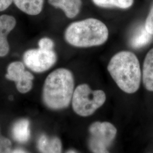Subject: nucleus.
<instances>
[{
    "label": "nucleus",
    "instance_id": "7",
    "mask_svg": "<svg viewBox=\"0 0 153 153\" xmlns=\"http://www.w3.org/2000/svg\"><path fill=\"white\" fill-rule=\"evenodd\" d=\"M6 78L16 83L18 91L21 93H27L33 87V76L30 71L25 70L24 63L14 61L7 66Z\"/></svg>",
    "mask_w": 153,
    "mask_h": 153
},
{
    "label": "nucleus",
    "instance_id": "16",
    "mask_svg": "<svg viewBox=\"0 0 153 153\" xmlns=\"http://www.w3.org/2000/svg\"><path fill=\"white\" fill-rule=\"evenodd\" d=\"M39 48L45 51H53L54 48V42L48 38L41 39L38 43Z\"/></svg>",
    "mask_w": 153,
    "mask_h": 153
},
{
    "label": "nucleus",
    "instance_id": "18",
    "mask_svg": "<svg viewBox=\"0 0 153 153\" xmlns=\"http://www.w3.org/2000/svg\"><path fill=\"white\" fill-rule=\"evenodd\" d=\"M145 27L148 33L153 35V4L146 19Z\"/></svg>",
    "mask_w": 153,
    "mask_h": 153
},
{
    "label": "nucleus",
    "instance_id": "19",
    "mask_svg": "<svg viewBox=\"0 0 153 153\" xmlns=\"http://www.w3.org/2000/svg\"><path fill=\"white\" fill-rule=\"evenodd\" d=\"M10 47L9 42L7 40L4 41L0 43V57H4L9 52Z\"/></svg>",
    "mask_w": 153,
    "mask_h": 153
},
{
    "label": "nucleus",
    "instance_id": "5",
    "mask_svg": "<svg viewBox=\"0 0 153 153\" xmlns=\"http://www.w3.org/2000/svg\"><path fill=\"white\" fill-rule=\"evenodd\" d=\"M90 149L93 153H109L107 148L116 137L117 129L108 122H95L89 129Z\"/></svg>",
    "mask_w": 153,
    "mask_h": 153
},
{
    "label": "nucleus",
    "instance_id": "8",
    "mask_svg": "<svg viewBox=\"0 0 153 153\" xmlns=\"http://www.w3.org/2000/svg\"><path fill=\"white\" fill-rule=\"evenodd\" d=\"M49 4L62 9L69 18H73L79 13L82 6L81 0H48Z\"/></svg>",
    "mask_w": 153,
    "mask_h": 153
},
{
    "label": "nucleus",
    "instance_id": "2",
    "mask_svg": "<svg viewBox=\"0 0 153 153\" xmlns=\"http://www.w3.org/2000/svg\"><path fill=\"white\" fill-rule=\"evenodd\" d=\"M74 81L71 71L59 68L46 78L43 89V100L49 108L64 109L70 104L74 93Z\"/></svg>",
    "mask_w": 153,
    "mask_h": 153
},
{
    "label": "nucleus",
    "instance_id": "1",
    "mask_svg": "<svg viewBox=\"0 0 153 153\" xmlns=\"http://www.w3.org/2000/svg\"><path fill=\"white\" fill-rule=\"evenodd\" d=\"M107 69L118 87L125 93H136L140 88V64L133 52L124 51L117 53L109 61Z\"/></svg>",
    "mask_w": 153,
    "mask_h": 153
},
{
    "label": "nucleus",
    "instance_id": "10",
    "mask_svg": "<svg viewBox=\"0 0 153 153\" xmlns=\"http://www.w3.org/2000/svg\"><path fill=\"white\" fill-rule=\"evenodd\" d=\"M38 146L40 153H61L62 144L57 137L48 138L42 135L39 139Z\"/></svg>",
    "mask_w": 153,
    "mask_h": 153
},
{
    "label": "nucleus",
    "instance_id": "11",
    "mask_svg": "<svg viewBox=\"0 0 153 153\" xmlns=\"http://www.w3.org/2000/svg\"><path fill=\"white\" fill-rule=\"evenodd\" d=\"M16 7L30 16H36L43 9L44 0H13Z\"/></svg>",
    "mask_w": 153,
    "mask_h": 153
},
{
    "label": "nucleus",
    "instance_id": "15",
    "mask_svg": "<svg viewBox=\"0 0 153 153\" xmlns=\"http://www.w3.org/2000/svg\"><path fill=\"white\" fill-rule=\"evenodd\" d=\"M16 19L14 16L4 14L0 16V30L7 35L16 26Z\"/></svg>",
    "mask_w": 153,
    "mask_h": 153
},
{
    "label": "nucleus",
    "instance_id": "23",
    "mask_svg": "<svg viewBox=\"0 0 153 153\" xmlns=\"http://www.w3.org/2000/svg\"><path fill=\"white\" fill-rule=\"evenodd\" d=\"M67 153H76L74 151H73V150H71V151H69Z\"/></svg>",
    "mask_w": 153,
    "mask_h": 153
},
{
    "label": "nucleus",
    "instance_id": "21",
    "mask_svg": "<svg viewBox=\"0 0 153 153\" xmlns=\"http://www.w3.org/2000/svg\"><path fill=\"white\" fill-rule=\"evenodd\" d=\"M7 35L0 30V43L7 40Z\"/></svg>",
    "mask_w": 153,
    "mask_h": 153
},
{
    "label": "nucleus",
    "instance_id": "24",
    "mask_svg": "<svg viewBox=\"0 0 153 153\" xmlns=\"http://www.w3.org/2000/svg\"><path fill=\"white\" fill-rule=\"evenodd\" d=\"M1 136H0V137H1Z\"/></svg>",
    "mask_w": 153,
    "mask_h": 153
},
{
    "label": "nucleus",
    "instance_id": "3",
    "mask_svg": "<svg viewBox=\"0 0 153 153\" xmlns=\"http://www.w3.org/2000/svg\"><path fill=\"white\" fill-rule=\"evenodd\" d=\"M108 34V28L103 22L88 18L71 23L66 29L64 36L72 46L87 48L104 44Z\"/></svg>",
    "mask_w": 153,
    "mask_h": 153
},
{
    "label": "nucleus",
    "instance_id": "20",
    "mask_svg": "<svg viewBox=\"0 0 153 153\" xmlns=\"http://www.w3.org/2000/svg\"><path fill=\"white\" fill-rule=\"evenodd\" d=\"M13 2V0H0V11L7 9Z\"/></svg>",
    "mask_w": 153,
    "mask_h": 153
},
{
    "label": "nucleus",
    "instance_id": "22",
    "mask_svg": "<svg viewBox=\"0 0 153 153\" xmlns=\"http://www.w3.org/2000/svg\"><path fill=\"white\" fill-rule=\"evenodd\" d=\"M11 153H26L25 152H24L23 150H19V149H18V150H14L13 152Z\"/></svg>",
    "mask_w": 153,
    "mask_h": 153
},
{
    "label": "nucleus",
    "instance_id": "12",
    "mask_svg": "<svg viewBox=\"0 0 153 153\" xmlns=\"http://www.w3.org/2000/svg\"><path fill=\"white\" fill-rule=\"evenodd\" d=\"M12 135L17 142L25 143L30 137V122L27 119H21L16 121L12 128Z\"/></svg>",
    "mask_w": 153,
    "mask_h": 153
},
{
    "label": "nucleus",
    "instance_id": "13",
    "mask_svg": "<svg viewBox=\"0 0 153 153\" xmlns=\"http://www.w3.org/2000/svg\"><path fill=\"white\" fill-rule=\"evenodd\" d=\"M152 35L146 31L145 25L139 27L131 40V47L134 48H140L146 45L152 40Z\"/></svg>",
    "mask_w": 153,
    "mask_h": 153
},
{
    "label": "nucleus",
    "instance_id": "9",
    "mask_svg": "<svg viewBox=\"0 0 153 153\" xmlns=\"http://www.w3.org/2000/svg\"><path fill=\"white\" fill-rule=\"evenodd\" d=\"M142 81L146 90L153 91V48L149 51L144 60Z\"/></svg>",
    "mask_w": 153,
    "mask_h": 153
},
{
    "label": "nucleus",
    "instance_id": "17",
    "mask_svg": "<svg viewBox=\"0 0 153 153\" xmlns=\"http://www.w3.org/2000/svg\"><path fill=\"white\" fill-rule=\"evenodd\" d=\"M11 141L6 137H0V153H10L11 152Z\"/></svg>",
    "mask_w": 153,
    "mask_h": 153
},
{
    "label": "nucleus",
    "instance_id": "4",
    "mask_svg": "<svg viewBox=\"0 0 153 153\" xmlns=\"http://www.w3.org/2000/svg\"><path fill=\"white\" fill-rule=\"evenodd\" d=\"M106 100L103 91L92 90L87 84L79 85L74 91L72 106L77 115L86 117L93 114Z\"/></svg>",
    "mask_w": 153,
    "mask_h": 153
},
{
    "label": "nucleus",
    "instance_id": "14",
    "mask_svg": "<svg viewBox=\"0 0 153 153\" xmlns=\"http://www.w3.org/2000/svg\"><path fill=\"white\" fill-rule=\"evenodd\" d=\"M93 2L101 7L128 9L133 4V0H93Z\"/></svg>",
    "mask_w": 153,
    "mask_h": 153
},
{
    "label": "nucleus",
    "instance_id": "6",
    "mask_svg": "<svg viewBox=\"0 0 153 153\" xmlns=\"http://www.w3.org/2000/svg\"><path fill=\"white\" fill-rule=\"evenodd\" d=\"M25 65L36 73L47 71L54 65L57 56L53 51L40 49H28L23 56Z\"/></svg>",
    "mask_w": 153,
    "mask_h": 153
}]
</instances>
